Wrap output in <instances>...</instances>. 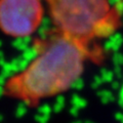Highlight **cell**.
Returning <instances> with one entry per match:
<instances>
[{"label": "cell", "instance_id": "6da1fadb", "mask_svg": "<svg viewBox=\"0 0 123 123\" xmlns=\"http://www.w3.org/2000/svg\"><path fill=\"white\" fill-rule=\"evenodd\" d=\"M34 56L3 81L2 95L34 108L66 93L82 77L99 49L53 29L35 42Z\"/></svg>", "mask_w": 123, "mask_h": 123}, {"label": "cell", "instance_id": "7a4b0ae2", "mask_svg": "<svg viewBox=\"0 0 123 123\" xmlns=\"http://www.w3.org/2000/svg\"><path fill=\"white\" fill-rule=\"evenodd\" d=\"M55 29L86 43L110 37L122 25L110 0H44Z\"/></svg>", "mask_w": 123, "mask_h": 123}, {"label": "cell", "instance_id": "3957f363", "mask_svg": "<svg viewBox=\"0 0 123 123\" xmlns=\"http://www.w3.org/2000/svg\"><path fill=\"white\" fill-rule=\"evenodd\" d=\"M44 17L41 0H0V31L11 38L32 36Z\"/></svg>", "mask_w": 123, "mask_h": 123}]
</instances>
